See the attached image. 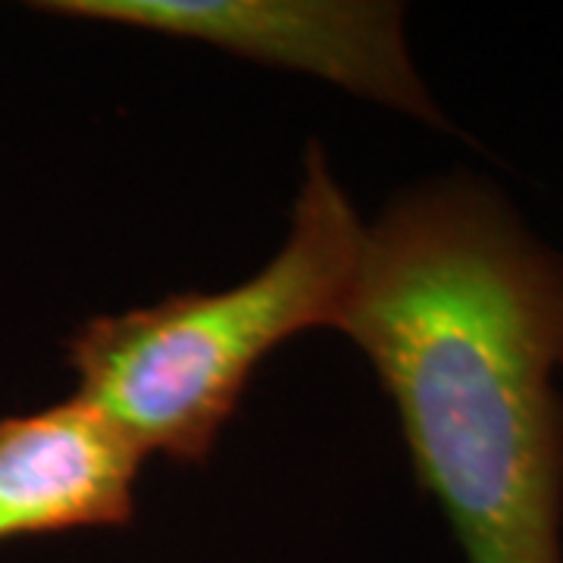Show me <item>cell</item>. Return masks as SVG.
<instances>
[{
  "label": "cell",
  "instance_id": "obj_1",
  "mask_svg": "<svg viewBox=\"0 0 563 563\" xmlns=\"http://www.w3.org/2000/svg\"><path fill=\"white\" fill-rule=\"evenodd\" d=\"M335 329L395 401L466 563H563V254L470 173L363 232Z\"/></svg>",
  "mask_w": 563,
  "mask_h": 563
},
{
  "label": "cell",
  "instance_id": "obj_2",
  "mask_svg": "<svg viewBox=\"0 0 563 563\" xmlns=\"http://www.w3.org/2000/svg\"><path fill=\"white\" fill-rule=\"evenodd\" d=\"M363 232L322 147L310 141L279 254L235 288L181 291L85 322L69 342L76 401L113 422L141 454L207 461L263 357L303 329L335 325Z\"/></svg>",
  "mask_w": 563,
  "mask_h": 563
},
{
  "label": "cell",
  "instance_id": "obj_3",
  "mask_svg": "<svg viewBox=\"0 0 563 563\" xmlns=\"http://www.w3.org/2000/svg\"><path fill=\"white\" fill-rule=\"evenodd\" d=\"M57 16L203 41L247 60L307 73L435 129H451L413 69L401 3L329 0H54Z\"/></svg>",
  "mask_w": 563,
  "mask_h": 563
},
{
  "label": "cell",
  "instance_id": "obj_4",
  "mask_svg": "<svg viewBox=\"0 0 563 563\" xmlns=\"http://www.w3.org/2000/svg\"><path fill=\"white\" fill-rule=\"evenodd\" d=\"M141 457L76 398L0 420V544L132 523Z\"/></svg>",
  "mask_w": 563,
  "mask_h": 563
}]
</instances>
